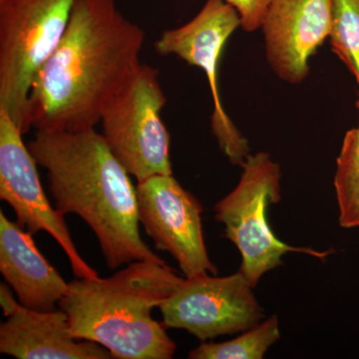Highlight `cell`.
I'll list each match as a JSON object with an SVG mask.
<instances>
[{"label": "cell", "instance_id": "6da1fadb", "mask_svg": "<svg viewBox=\"0 0 359 359\" xmlns=\"http://www.w3.org/2000/svg\"><path fill=\"white\" fill-rule=\"evenodd\" d=\"M145 33L116 0H76L62 39L34 78L29 129H94L106 106L141 65Z\"/></svg>", "mask_w": 359, "mask_h": 359}, {"label": "cell", "instance_id": "7a4b0ae2", "mask_svg": "<svg viewBox=\"0 0 359 359\" xmlns=\"http://www.w3.org/2000/svg\"><path fill=\"white\" fill-rule=\"evenodd\" d=\"M48 173L55 208L95 233L110 269L134 262L166 264L142 240L136 188L102 134L36 131L27 146Z\"/></svg>", "mask_w": 359, "mask_h": 359}, {"label": "cell", "instance_id": "3957f363", "mask_svg": "<svg viewBox=\"0 0 359 359\" xmlns=\"http://www.w3.org/2000/svg\"><path fill=\"white\" fill-rule=\"evenodd\" d=\"M184 280L166 264L134 262L110 278L73 280L59 308L72 337L100 344L113 358H173L176 344L152 311Z\"/></svg>", "mask_w": 359, "mask_h": 359}, {"label": "cell", "instance_id": "277c9868", "mask_svg": "<svg viewBox=\"0 0 359 359\" xmlns=\"http://www.w3.org/2000/svg\"><path fill=\"white\" fill-rule=\"evenodd\" d=\"M76 0H0V109L29 131L28 97L69 23Z\"/></svg>", "mask_w": 359, "mask_h": 359}, {"label": "cell", "instance_id": "5b68a950", "mask_svg": "<svg viewBox=\"0 0 359 359\" xmlns=\"http://www.w3.org/2000/svg\"><path fill=\"white\" fill-rule=\"evenodd\" d=\"M238 185L215 205V219L224 224L229 238L242 256L241 273L252 287L264 273L283 266V257L301 252L325 259L327 252L292 247L278 240L266 218L269 207L278 204L280 195V168L268 153L248 156L242 165Z\"/></svg>", "mask_w": 359, "mask_h": 359}, {"label": "cell", "instance_id": "8992f818", "mask_svg": "<svg viewBox=\"0 0 359 359\" xmlns=\"http://www.w3.org/2000/svg\"><path fill=\"white\" fill-rule=\"evenodd\" d=\"M166 101L159 71L141 63L101 117L104 140L138 182L155 175H173L170 135L160 117Z\"/></svg>", "mask_w": 359, "mask_h": 359}, {"label": "cell", "instance_id": "52a82bcc", "mask_svg": "<svg viewBox=\"0 0 359 359\" xmlns=\"http://www.w3.org/2000/svg\"><path fill=\"white\" fill-rule=\"evenodd\" d=\"M241 26L240 15L224 0H207L199 13L186 25L165 30L156 40L155 50L162 55L178 56L205 73L214 110L212 134L231 164L242 167L250 155L249 143L226 114L219 97L218 67L224 44Z\"/></svg>", "mask_w": 359, "mask_h": 359}, {"label": "cell", "instance_id": "ba28073f", "mask_svg": "<svg viewBox=\"0 0 359 359\" xmlns=\"http://www.w3.org/2000/svg\"><path fill=\"white\" fill-rule=\"evenodd\" d=\"M159 309L165 327L187 330L201 341L244 332L264 318L252 287L241 271L186 278Z\"/></svg>", "mask_w": 359, "mask_h": 359}, {"label": "cell", "instance_id": "9c48e42d", "mask_svg": "<svg viewBox=\"0 0 359 359\" xmlns=\"http://www.w3.org/2000/svg\"><path fill=\"white\" fill-rule=\"evenodd\" d=\"M139 222L156 249L169 252L186 278L212 273L203 233V207L173 175H155L136 187Z\"/></svg>", "mask_w": 359, "mask_h": 359}, {"label": "cell", "instance_id": "30bf717a", "mask_svg": "<svg viewBox=\"0 0 359 359\" xmlns=\"http://www.w3.org/2000/svg\"><path fill=\"white\" fill-rule=\"evenodd\" d=\"M22 133L6 110L0 109V198L13 208L18 224L32 235L44 231L65 250L78 278H98L76 249L65 214L45 195L36 161L23 143Z\"/></svg>", "mask_w": 359, "mask_h": 359}, {"label": "cell", "instance_id": "8fae6325", "mask_svg": "<svg viewBox=\"0 0 359 359\" xmlns=\"http://www.w3.org/2000/svg\"><path fill=\"white\" fill-rule=\"evenodd\" d=\"M332 23V0H271L261 28L276 74L287 83H302Z\"/></svg>", "mask_w": 359, "mask_h": 359}, {"label": "cell", "instance_id": "7c38bea8", "mask_svg": "<svg viewBox=\"0 0 359 359\" xmlns=\"http://www.w3.org/2000/svg\"><path fill=\"white\" fill-rule=\"evenodd\" d=\"M0 353L18 359H107L109 351L70 334L63 309L39 311L20 304L0 325Z\"/></svg>", "mask_w": 359, "mask_h": 359}, {"label": "cell", "instance_id": "4fadbf2b", "mask_svg": "<svg viewBox=\"0 0 359 359\" xmlns=\"http://www.w3.org/2000/svg\"><path fill=\"white\" fill-rule=\"evenodd\" d=\"M0 271L26 308L55 311L69 283L45 259L32 235L0 212Z\"/></svg>", "mask_w": 359, "mask_h": 359}, {"label": "cell", "instance_id": "5bb4252c", "mask_svg": "<svg viewBox=\"0 0 359 359\" xmlns=\"http://www.w3.org/2000/svg\"><path fill=\"white\" fill-rule=\"evenodd\" d=\"M358 108L359 111V99ZM334 185L340 226L359 228V123L344 136L337 160Z\"/></svg>", "mask_w": 359, "mask_h": 359}, {"label": "cell", "instance_id": "9a60e30c", "mask_svg": "<svg viewBox=\"0 0 359 359\" xmlns=\"http://www.w3.org/2000/svg\"><path fill=\"white\" fill-rule=\"evenodd\" d=\"M278 318L273 316L245 330L237 339L221 342L203 341L189 353L191 359H262L280 339Z\"/></svg>", "mask_w": 359, "mask_h": 359}, {"label": "cell", "instance_id": "2e32d148", "mask_svg": "<svg viewBox=\"0 0 359 359\" xmlns=\"http://www.w3.org/2000/svg\"><path fill=\"white\" fill-rule=\"evenodd\" d=\"M332 51L359 84V0H332L330 37Z\"/></svg>", "mask_w": 359, "mask_h": 359}, {"label": "cell", "instance_id": "e0dca14e", "mask_svg": "<svg viewBox=\"0 0 359 359\" xmlns=\"http://www.w3.org/2000/svg\"><path fill=\"white\" fill-rule=\"evenodd\" d=\"M237 11L241 27L247 32H255L263 25L271 0H224Z\"/></svg>", "mask_w": 359, "mask_h": 359}, {"label": "cell", "instance_id": "ac0fdd59", "mask_svg": "<svg viewBox=\"0 0 359 359\" xmlns=\"http://www.w3.org/2000/svg\"><path fill=\"white\" fill-rule=\"evenodd\" d=\"M20 304V301H16L14 299L13 292H11L6 283H1L0 285V304H1L4 316L8 318L9 316H11Z\"/></svg>", "mask_w": 359, "mask_h": 359}]
</instances>
